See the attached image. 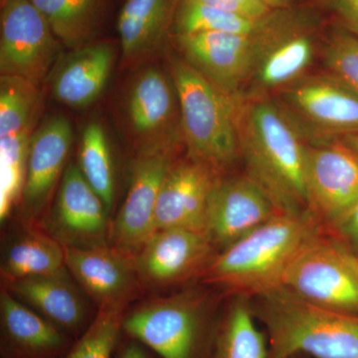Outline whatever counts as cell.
Wrapping results in <instances>:
<instances>
[{
	"label": "cell",
	"mask_w": 358,
	"mask_h": 358,
	"mask_svg": "<svg viewBox=\"0 0 358 358\" xmlns=\"http://www.w3.org/2000/svg\"><path fill=\"white\" fill-rule=\"evenodd\" d=\"M322 229L310 212L277 214L213 257L205 279L246 298L279 288L299 250Z\"/></svg>",
	"instance_id": "cell-2"
},
{
	"label": "cell",
	"mask_w": 358,
	"mask_h": 358,
	"mask_svg": "<svg viewBox=\"0 0 358 358\" xmlns=\"http://www.w3.org/2000/svg\"><path fill=\"white\" fill-rule=\"evenodd\" d=\"M72 134L69 121L55 115L31 136L22 193L26 210L31 215L42 208L57 182L69 155Z\"/></svg>",
	"instance_id": "cell-18"
},
{
	"label": "cell",
	"mask_w": 358,
	"mask_h": 358,
	"mask_svg": "<svg viewBox=\"0 0 358 358\" xmlns=\"http://www.w3.org/2000/svg\"><path fill=\"white\" fill-rule=\"evenodd\" d=\"M250 301L267 333L268 358H358V315L313 305L282 286Z\"/></svg>",
	"instance_id": "cell-3"
},
{
	"label": "cell",
	"mask_w": 358,
	"mask_h": 358,
	"mask_svg": "<svg viewBox=\"0 0 358 358\" xmlns=\"http://www.w3.org/2000/svg\"><path fill=\"white\" fill-rule=\"evenodd\" d=\"M79 167L85 179L110 213L114 207L115 180L109 143L103 127L91 122L85 128L80 148Z\"/></svg>",
	"instance_id": "cell-28"
},
{
	"label": "cell",
	"mask_w": 358,
	"mask_h": 358,
	"mask_svg": "<svg viewBox=\"0 0 358 358\" xmlns=\"http://www.w3.org/2000/svg\"><path fill=\"white\" fill-rule=\"evenodd\" d=\"M306 185L310 210L333 230L358 202V155L343 140L306 143Z\"/></svg>",
	"instance_id": "cell-9"
},
{
	"label": "cell",
	"mask_w": 358,
	"mask_h": 358,
	"mask_svg": "<svg viewBox=\"0 0 358 358\" xmlns=\"http://www.w3.org/2000/svg\"><path fill=\"white\" fill-rule=\"evenodd\" d=\"M260 32H199L178 35V42L186 62L205 79L223 93L242 98L255 65Z\"/></svg>",
	"instance_id": "cell-12"
},
{
	"label": "cell",
	"mask_w": 358,
	"mask_h": 358,
	"mask_svg": "<svg viewBox=\"0 0 358 358\" xmlns=\"http://www.w3.org/2000/svg\"><path fill=\"white\" fill-rule=\"evenodd\" d=\"M350 33L358 37V0H327Z\"/></svg>",
	"instance_id": "cell-35"
},
{
	"label": "cell",
	"mask_w": 358,
	"mask_h": 358,
	"mask_svg": "<svg viewBox=\"0 0 358 358\" xmlns=\"http://www.w3.org/2000/svg\"><path fill=\"white\" fill-rule=\"evenodd\" d=\"M36 86L20 77L0 80V138L31 131L36 112Z\"/></svg>",
	"instance_id": "cell-29"
},
{
	"label": "cell",
	"mask_w": 358,
	"mask_h": 358,
	"mask_svg": "<svg viewBox=\"0 0 358 358\" xmlns=\"http://www.w3.org/2000/svg\"><path fill=\"white\" fill-rule=\"evenodd\" d=\"M1 1H3V0H1Z\"/></svg>",
	"instance_id": "cell-41"
},
{
	"label": "cell",
	"mask_w": 358,
	"mask_h": 358,
	"mask_svg": "<svg viewBox=\"0 0 358 358\" xmlns=\"http://www.w3.org/2000/svg\"><path fill=\"white\" fill-rule=\"evenodd\" d=\"M333 231L336 237L358 254V202Z\"/></svg>",
	"instance_id": "cell-34"
},
{
	"label": "cell",
	"mask_w": 358,
	"mask_h": 358,
	"mask_svg": "<svg viewBox=\"0 0 358 358\" xmlns=\"http://www.w3.org/2000/svg\"><path fill=\"white\" fill-rule=\"evenodd\" d=\"M109 212L89 185L79 166L70 164L63 173L55 206L45 226L64 247L96 248L108 246Z\"/></svg>",
	"instance_id": "cell-13"
},
{
	"label": "cell",
	"mask_w": 358,
	"mask_h": 358,
	"mask_svg": "<svg viewBox=\"0 0 358 358\" xmlns=\"http://www.w3.org/2000/svg\"><path fill=\"white\" fill-rule=\"evenodd\" d=\"M0 16L1 76L37 86L57 57L59 39L31 0H3Z\"/></svg>",
	"instance_id": "cell-8"
},
{
	"label": "cell",
	"mask_w": 358,
	"mask_h": 358,
	"mask_svg": "<svg viewBox=\"0 0 358 358\" xmlns=\"http://www.w3.org/2000/svg\"><path fill=\"white\" fill-rule=\"evenodd\" d=\"M31 131L0 138V219L9 216L24 188Z\"/></svg>",
	"instance_id": "cell-30"
},
{
	"label": "cell",
	"mask_w": 358,
	"mask_h": 358,
	"mask_svg": "<svg viewBox=\"0 0 358 358\" xmlns=\"http://www.w3.org/2000/svg\"><path fill=\"white\" fill-rule=\"evenodd\" d=\"M288 358H310L307 355H303V353H298V355H292V357H289Z\"/></svg>",
	"instance_id": "cell-39"
},
{
	"label": "cell",
	"mask_w": 358,
	"mask_h": 358,
	"mask_svg": "<svg viewBox=\"0 0 358 358\" xmlns=\"http://www.w3.org/2000/svg\"><path fill=\"white\" fill-rule=\"evenodd\" d=\"M277 103L310 145L358 131V92L331 73L299 78Z\"/></svg>",
	"instance_id": "cell-6"
},
{
	"label": "cell",
	"mask_w": 358,
	"mask_h": 358,
	"mask_svg": "<svg viewBox=\"0 0 358 358\" xmlns=\"http://www.w3.org/2000/svg\"><path fill=\"white\" fill-rule=\"evenodd\" d=\"M267 334L259 329L251 301L237 296L218 324L208 358H268Z\"/></svg>",
	"instance_id": "cell-22"
},
{
	"label": "cell",
	"mask_w": 358,
	"mask_h": 358,
	"mask_svg": "<svg viewBox=\"0 0 358 358\" xmlns=\"http://www.w3.org/2000/svg\"><path fill=\"white\" fill-rule=\"evenodd\" d=\"M196 1L215 7L221 10L255 18V20L266 17L268 14L274 10L267 4L257 0H196Z\"/></svg>",
	"instance_id": "cell-33"
},
{
	"label": "cell",
	"mask_w": 358,
	"mask_h": 358,
	"mask_svg": "<svg viewBox=\"0 0 358 358\" xmlns=\"http://www.w3.org/2000/svg\"><path fill=\"white\" fill-rule=\"evenodd\" d=\"M183 136L192 159L215 171L240 157L238 114L242 99L223 93L186 61L173 64Z\"/></svg>",
	"instance_id": "cell-4"
},
{
	"label": "cell",
	"mask_w": 358,
	"mask_h": 358,
	"mask_svg": "<svg viewBox=\"0 0 358 358\" xmlns=\"http://www.w3.org/2000/svg\"><path fill=\"white\" fill-rule=\"evenodd\" d=\"M329 73L358 92V37L339 32L329 40L324 53Z\"/></svg>",
	"instance_id": "cell-32"
},
{
	"label": "cell",
	"mask_w": 358,
	"mask_h": 358,
	"mask_svg": "<svg viewBox=\"0 0 358 358\" xmlns=\"http://www.w3.org/2000/svg\"><path fill=\"white\" fill-rule=\"evenodd\" d=\"M280 214L266 192L247 174L218 179L207 208L205 233L222 250Z\"/></svg>",
	"instance_id": "cell-14"
},
{
	"label": "cell",
	"mask_w": 358,
	"mask_h": 358,
	"mask_svg": "<svg viewBox=\"0 0 358 358\" xmlns=\"http://www.w3.org/2000/svg\"><path fill=\"white\" fill-rule=\"evenodd\" d=\"M171 87L164 74L155 69L138 78L129 101V117L138 133H152L169 121L174 112Z\"/></svg>",
	"instance_id": "cell-25"
},
{
	"label": "cell",
	"mask_w": 358,
	"mask_h": 358,
	"mask_svg": "<svg viewBox=\"0 0 358 358\" xmlns=\"http://www.w3.org/2000/svg\"><path fill=\"white\" fill-rule=\"evenodd\" d=\"M0 313L7 341L23 355L41 357L64 346L65 338L58 327L21 303L7 289L1 292Z\"/></svg>",
	"instance_id": "cell-21"
},
{
	"label": "cell",
	"mask_w": 358,
	"mask_h": 358,
	"mask_svg": "<svg viewBox=\"0 0 358 358\" xmlns=\"http://www.w3.org/2000/svg\"><path fill=\"white\" fill-rule=\"evenodd\" d=\"M214 249L205 232L169 228L150 237L134 264L143 279L166 284L179 281L210 262Z\"/></svg>",
	"instance_id": "cell-16"
},
{
	"label": "cell",
	"mask_w": 358,
	"mask_h": 358,
	"mask_svg": "<svg viewBox=\"0 0 358 358\" xmlns=\"http://www.w3.org/2000/svg\"><path fill=\"white\" fill-rule=\"evenodd\" d=\"M324 230L299 250L282 286L313 305L358 315V254Z\"/></svg>",
	"instance_id": "cell-5"
},
{
	"label": "cell",
	"mask_w": 358,
	"mask_h": 358,
	"mask_svg": "<svg viewBox=\"0 0 358 358\" xmlns=\"http://www.w3.org/2000/svg\"><path fill=\"white\" fill-rule=\"evenodd\" d=\"M203 305L185 294L143 306L122 320V329L162 358H199L205 331Z\"/></svg>",
	"instance_id": "cell-7"
},
{
	"label": "cell",
	"mask_w": 358,
	"mask_h": 358,
	"mask_svg": "<svg viewBox=\"0 0 358 358\" xmlns=\"http://www.w3.org/2000/svg\"><path fill=\"white\" fill-rule=\"evenodd\" d=\"M173 164L171 150L164 145L148 148L136 159L128 194L110 227L115 248L127 254L138 252L155 233V206Z\"/></svg>",
	"instance_id": "cell-11"
},
{
	"label": "cell",
	"mask_w": 358,
	"mask_h": 358,
	"mask_svg": "<svg viewBox=\"0 0 358 358\" xmlns=\"http://www.w3.org/2000/svg\"><path fill=\"white\" fill-rule=\"evenodd\" d=\"M122 305L100 308L65 358H110L122 329Z\"/></svg>",
	"instance_id": "cell-31"
},
{
	"label": "cell",
	"mask_w": 358,
	"mask_h": 358,
	"mask_svg": "<svg viewBox=\"0 0 358 358\" xmlns=\"http://www.w3.org/2000/svg\"><path fill=\"white\" fill-rule=\"evenodd\" d=\"M273 11L266 17L255 20L221 10L196 0H180L174 13L176 35L199 32L254 35L265 28Z\"/></svg>",
	"instance_id": "cell-26"
},
{
	"label": "cell",
	"mask_w": 358,
	"mask_h": 358,
	"mask_svg": "<svg viewBox=\"0 0 358 358\" xmlns=\"http://www.w3.org/2000/svg\"><path fill=\"white\" fill-rule=\"evenodd\" d=\"M114 62V49L98 43L75 52L54 77L53 94L70 107H86L102 93Z\"/></svg>",
	"instance_id": "cell-19"
},
{
	"label": "cell",
	"mask_w": 358,
	"mask_h": 358,
	"mask_svg": "<svg viewBox=\"0 0 358 358\" xmlns=\"http://www.w3.org/2000/svg\"><path fill=\"white\" fill-rule=\"evenodd\" d=\"M310 21L300 13L275 9L259 33L255 65L248 82L254 96L293 83L312 64L315 46Z\"/></svg>",
	"instance_id": "cell-10"
},
{
	"label": "cell",
	"mask_w": 358,
	"mask_h": 358,
	"mask_svg": "<svg viewBox=\"0 0 358 358\" xmlns=\"http://www.w3.org/2000/svg\"><path fill=\"white\" fill-rule=\"evenodd\" d=\"M343 141L358 155V131L346 134L343 136Z\"/></svg>",
	"instance_id": "cell-37"
},
{
	"label": "cell",
	"mask_w": 358,
	"mask_h": 358,
	"mask_svg": "<svg viewBox=\"0 0 358 358\" xmlns=\"http://www.w3.org/2000/svg\"><path fill=\"white\" fill-rule=\"evenodd\" d=\"M119 358H148V357L140 346L131 343L124 348Z\"/></svg>",
	"instance_id": "cell-36"
},
{
	"label": "cell",
	"mask_w": 358,
	"mask_h": 358,
	"mask_svg": "<svg viewBox=\"0 0 358 358\" xmlns=\"http://www.w3.org/2000/svg\"><path fill=\"white\" fill-rule=\"evenodd\" d=\"M64 246L48 235L28 233L7 250L1 273L10 282L24 278L53 274L65 268Z\"/></svg>",
	"instance_id": "cell-24"
},
{
	"label": "cell",
	"mask_w": 358,
	"mask_h": 358,
	"mask_svg": "<svg viewBox=\"0 0 358 358\" xmlns=\"http://www.w3.org/2000/svg\"><path fill=\"white\" fill-rule=\"evenodd\" d=\"M291 1L292 0H271L270 6L273 9H284Z\"/></svg>",
	"instance_id": "cell-38"
},
{
	"label": "cell",
	"mask_w": 358,
	"mask_h": 358,
	"mask_svg": "<svg viewBox=\"0 0 358 358\" xmlns=\"http://www.w3.org/2000/svg\"><path fill=\"white\" fill-rule=\"evenodd\" d=\"M66 268L53 274L34 275L8 282L14 296L39 310L55 326L74 331L86 315L83 300Z\"/></svg>",
	"instance_id": "cell-20"
},
{
	"label": "cell",
	"mask_w": 358,
	"mask_h": 358,
	"mask_svg": "<svg viewBox=\"0 0 358 358\" xmlns=\"http://www.w3.org/2000/svg\"><path fill=\"white\" fill-rule=\"evenodd\" d=\"M66 267L100 308L122 305L136 279V264L129 254L109 246L64 247Z\"/></svg>",
	"instance_id": "cell-17"
},
{
	"label": "cell",
	"mask_w": 358,
	"mask_h": 358,
	"mask_svg": "<svg viewBox=\"0 0 358 358\" xmlns=\"http://www.w3.org/2000/svg\"><path fill=\"white\" fill-rule=\"evenodd\" d=\"M238 138L247 176L262 188L277 211L289 215L310 212L305 173L307 143L279 103L265 98L242 100Z\"/></svg>",
	"instance_id": "cell-1"
},
{
	"label": "cell",
	"mask_w": 358,
	"mask_h": 358,
	"mask_svg": "<svg viewBox=\"0 0 358 358\" xmlns=\"http://www.w3.org/2000/svg\"><path fill=\"white\" fill-rule=\"evenodd\" d=\"M218 171L190 159L173 164L162 183L155 213V232L183 228L205 232L207 208Z\"/></svg>",
	"instance_id": "cell-15"
},
{
	"label": "cell",
	"mask_w": 358,
	"mask_h": 358,
	"mask_svg": "<svg viewBox=\"0 0 358 358\" xmlns=\"http://www.w3.org/2000/svg\"><path fill=\"white\" fill-rule=\"evenodd\" d=\"M176 0H127L117 18V31L127 57L154 48L171 22Z\"/></svg>",
	"instance_id": "cell-23"
},
{
	"label": "cell",
	"mask_w": 358,
	"mask_h": 358,
	"mask_svg": "<svg viewBox=\"0 0 358 358\" xmlns=\"http://www.w3.org/2000/svg\"><path fill=\"white\" fill-rule=\"evenodd\" d=\"M66 45L84 41L95 29L103 0H31Z\"/></svg>",
	"instance_id": "cell-27"
},
{
	"label": "cell",
	"mask_w": 358,
	"mask_h": 358,
	"mask_svg": "<svg viewBox=\"0 0 358 358\" xmlns=\"http://www.w3.org/2000/svg\"><path fill=\"white\" fill-rule=\"evenodd\" d=\"M257 1L263 2V3L267 4L268 6H270L271 0H257Z\"/></svg>",
	"instance_id": "cell-40"
}]
</instances>
